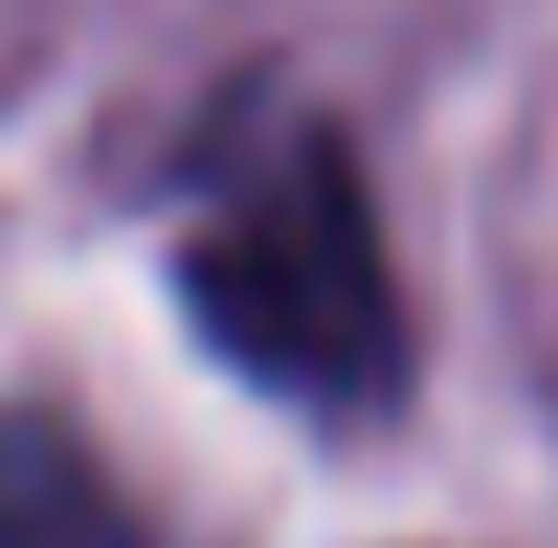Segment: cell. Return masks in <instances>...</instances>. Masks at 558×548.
I'll return each instance as SVG.
<instances>
[{"instance_id":"1","label":"cell","mask_w":558,"mask_h":548,"mask_svg":"<svg viewBox=\"0 0 558 548\" xmlns=\"http://www.w3.org/2000/svg\"><path fill=\"white\" fill-rule=\"evenodd\" d=\"M183 309L240 378L296 412H376L411 378V320L365 171L296 92H240L194 148Z\"/></svg>"},{"instance_id":"2","label":"cell","mask_w":558,"mask_h":548,"mask_svg":"<svg viewBox=\"0 0 558 548\" xmlns=\"http://www.w3.org/2000/svg\"><path fill=\"white\" fill-rule=\"evenodd\" d=\"M0 548H148V537L58 422L0 412Z\"/></svg>"}]
</instances>
